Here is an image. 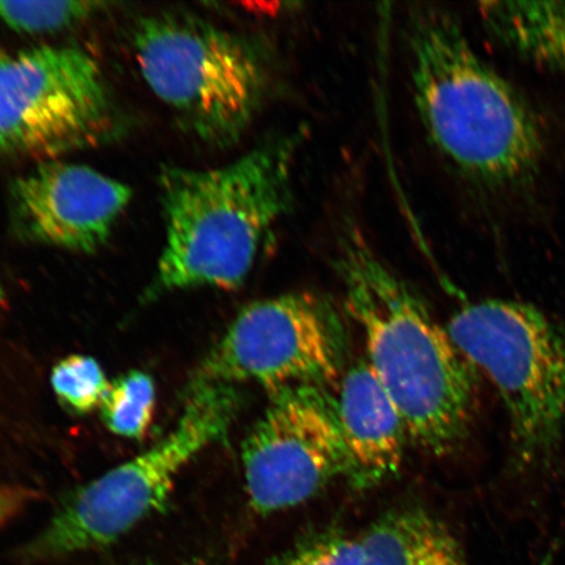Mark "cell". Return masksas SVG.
I'll return each instance as SVG.
<instances>
[{"instance_id": "1", "label": "cell", "mask_w": 565, "mask_h": 565, "mask_svg": "<svg viewBox=\"0 0 565 565\" xmlns=\"http://www.w3.org/2000/svg\"><path fill=\"white\" fill-rule=\"evenodd\" d=\"M335 267L365 362L404 416L409 440L429 455L451 454L470 434L478 370L358 231L339 242Z\"/></svg>"}, {"instance_id": "2", "label": "cell", "mask_w": 565, "mask_h": 565, "mask_svg": "<svg viewBox=\"0 0 565 565\" xmlns=\"http://www.w3.org/2000/svg\"><path fill=\"white\" fill-rule=\"evenodd\" d=\"M407 35L415 106L437 150L487 189L530 185L541 172L546 138L526 97L440 7L409 11Z\"/></svg>"}, {"instance_id": "3", "label": "cell", "mask_w": 565, "mask_h": 565, "mask_svg": "<svg viewBox=\"0 0 565 565\" xmlns=\"http://www.w3.org/2000/svg\"><path fill=\"white\" fill-rule=\"evenodd\" d=\"M303 132L263 141L231 164L159 175L166 245L148 296L175 289H235L291 203L294 161Z\"/></svg>"}, {"instance_id": "4", "label": "cell", "mask_w": 565, "mask_h": 565, "mask_svg": "<svg viewBox=\"0 0 565 565\" xmlns=\"http://www.w3.org/2000/svg\"><path fill=\"white\" fill-rule=\"evenodd\" d=\"M132 42L147 86L183 129L212 147L242 139L268 88L263 47L177 12L140 19Z\"/></svg>"}, {"instance_id": "5", "label": "cell", "mask_w": 565, "mask_h": 565, "mask_svg": "<svg viewBox=\"0 0 565 565\" xmlns=\"http://www.w3.org/2000/svg\"><path fill=\"white\" fill-rule=\"evenodd\" d=\"M447 329L504 402L513 470L548 468L565 424V321L532 303L489 299L459 308Z\"/></svg>"}, {"instance_id": "6", "label": "cell", "mask_w": 565, "mask_h": 565, "mask_svg": "<svg viewBox=\"0 0 565 565\" xmlns=\"http://www.w3.org/2000/svg\"><path fill=\"white\" fill-rule=\"evenodd\" d=\"M239 408L236 386L193 380L179 423L164 439L63 501L25 547L33 562L111 545L167 504L175 478L227 434Z\"/></svg>"}, {"instance_id": "7", "label": "cell", "mask_w": 565, "mask_h": 565, "mask_svg": "<svg viewBox=\"0 0 565 565\" xmlns=\"http://www.w3.org/2000/svg\"><path fill=\"white\" fill-rule=\"evenodd\" d=\"M117 130L103 70L83 49L0 55V153L58 157L103 145Z\"/></svg>"}, {"instance_id": "8", "label": "cell", "mask_w": 565, "mask_h": 565, "mask_svg": "<svg viewBox=\"0 0 565 565\" xmlns=\"http://www.w3.org/2000/svg\"><path fill=\"white\" fill-rule=\"evenodd\" d=\"M345 330L337 309L313 294H288L252 302L215 344L194 380L268 393L342 377Z\"/></svg>"}, {"instance_id": "9", "label": "cell", "mask_w": 565, "mask_h": 565, "mask_svg": "<svg viewBox=\"0 0 565 565\" xmlns=\"http://www.w3.org/2000/svg\"><path fill=\"white\" fill-rule=\"evenodd\" d=\"M247 500L259 514L291 510L348 476L337 397L301 385L271 394L243 444Z\"/></svg>"}, {"instance_id": "10", "label": "cell", "mask_w": 565, "mask_h": 565, "mask_svg": "<svg viewBox=\"0 0 565 565\" xmlns=\"http://www.w3.org/2000/svg\"><path fill=\"white\" fill-rule=\"evenodd\" d=\"M131 196L124 182L87 166L44 161L11 183L12 228L24 242L95 253Z\"/></svg>"}, {"instance_id": "11", "label": "cell", "mask_w": 565, "mask_h": 565, "mask_svg": "<svg viewBox=\"0 0 565 565\" xmlns=\"http://www.w3.org/2000/svg\"><path fill=\"white\" fill-rule=\"evenodd\" d=\"M337 408L348 454L345 480L356 490L387 482L404 463L406 423L365 360L343 373Z\"/></svg>"}, {"instance_id": "12", "label": "cell", "mask_w": 565, "mask_h": 565, "mask_svg": "<svg viewBox=\"0 0 565 565\" xmlns=\"http://www.w3.org/2000/svg\"><path fill=\"white\" fill-rule=\"evenodd\" d=\"M501 46L535 65L565 71V0H492L479 4Z\"/></svg>"}, {"instance_id": "13", "label": "cell", "mask_w": 565, "mask_h": 565, "mask_svg": "<svg viewBox=\"0 0 565 565\" xmlns=\"http://www.w3.org/2000/svg\"><path fill=\"white\" fill-rule=\"evenodd\" d=\"M362 543L365 565H466L455 535L422 508L385 514Z\"/></svg>"}, {"instance_id": "14", "label": "cell", "mask_w": 565, "mask_h": 565, "mask_svg": "<svg viewBox=\"0 0 565 565\" xmlns=\"http://www.w3.org/2000/svg\"><path fill=\"white\" fill-rule=\"evenodd\" d=\"M157 385L150 374L132 371L110 383L100 406L102 419L113 434L141 439L150 429Z\"/></svg>"}, {"instance_id": "15", "label": "cell", "mask_w": 565, "mask_h": 565, "mask_svg": "<svg viewBox=\"0 0 565 565\" xmlns=\"http://www.w3.org/2000/svg\"><path fill=\"white\" fill-rule=\"evenodd\" d=\"M51 381L62 405L76 414H88L100 408L110 386L100 363L84 355L62 359L55 364Z\"/></svg>"}, {"instance_id": "16", "label": "cell", "mask_w": 565, "mask_h": 565, "mask_svg": "<svg viewBox=\"0 0 565 565\" xmlns=\"http://www.w3.org/2000/svg\"><path fill=\"white\" fill-rule=\"evenodd\" d=\"M104 7L97 2H0V21L19 33H55L82 23Z\"/></svg>"}, {"instance_id": "17", "label": "cell", "mask_w": 565, "mask_h": 565, "mask_svg": "<svg viewBox=\"0 0 565 565\" xmlns=\"http://www.w3.org/2000/svg\"><path fill=\"white\" fill-rule=\"evenodd\" d=\"M271 565H365L362 540L324 534L275 557Z\"/></svg>"}, {"instance_id": "18", "label": "cell", "mask_w": 565, "mask_h": 565, "mask_svg": "<svg viewBox=\"0 0 565 565\" xmlns=\"http://www.w3.org/2000/svg\"><path fill=\"white\" fill-rule=\"evenodd\" d=\"M35 499H39V491L31 487L0 480V529L18 518Z\"/></svg>"}, {"instance_id": "19", "label": "cell", "mask_w": 565, "mask_h": 565, "mask_svg": "<svg viewBox=\"0 0 565 565\" xmlns=\"http://www.w3.org/2000/svg\"><path fill=\"white\" fill-rule=\"evenodd\" d=\"M6 299V291H4V288L2 286V282H0V303H2Z\"/></svg>"}, {"instance_id": "20", "label": "cell", "mask_w": 565, "mask_h": 565, "mask_svg": "<svg viewBox=\"0 0 565 565\" xmlns=\"http://www.w3.org/2000/svg\"><path fill=\"white\" fill-rule=\"evenodd\" d=\"M177 565H179V564H177ZM181 565H204V564H202V563H188V564H181Z\"/></svg>"}]
</instances>
